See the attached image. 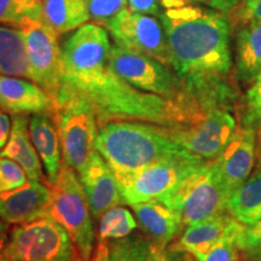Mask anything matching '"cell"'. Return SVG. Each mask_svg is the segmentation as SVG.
Wrapping results in <instances>:
<instances>
[{
	"label": "cell",
	"mask_w": 261,
	"mask_h": 261,
	"mask_svg": "<svg viewBox=\"0 0 261 261\" xmlns=\"http://www.w3.org/2000/svg\"><path fill=\"white\" fill-rule=\"evenodd\" d=\"M110 50V35L102 24L89 22L71 33L62 45V85L57 98L70 94L84 99L99 126L112 120H135L175 128L200 116L192 104L143 92L123 81L113 70Z\"/></svg>",
	"instance_id": "obj_1"
},
{
	"label": "cell",
	"mask_w": 261,
	"mask_h": 261,
	"mask_svg": "<svg viewBox=\"0 0 261 261\" xmlns=\"http://www.w3.org/2000/svg\"><path fill=\"white\" fill-rule=\"evenodd\" d=\"M172 69L204 110L220 108L232 96V61L226 14L184 0H160Z\"/></svg>",
	"instance_id": "obj_2"
},
{
	"label": "cell",
	"mask_w": 261,
	"mask_h": 261,
	"mask_svg": "<svg viewBox=\"0 0 261 261\" xmlns=\"http://www.w3.org/2000/svg\"><path fill=\"white\" fill-rule=\"evenodd\" d=\"M96 149L114 174L137 171L187 151L171 138L169 127L135 120L104 122L98 129Z\"/></svg>",
	"instance_id": "obj_3"
},
{
	"label": "cell",
	"mask_w": 261,
	"mask_h": 261,
	"mask_svg": "<svg viewBox=\"0 0 261 261\" xmlns=\"http://www.w3.org/2000/svg\"><path fill=\"white\" fill-rule=\"evenodd\" d=\"M51 200L47 215L65 228L84 261H90L94 254L96 231L90 202L79 174L62 165L56 180L48 185Z\"/></svg>",
	"instance_id": "obj_4"
},
{
	"label": "cell",
	"mask_w": 261,
	"mask_h": 261,
	"mask_svg": "<svg viewBox=\"0 0 261 261\" xmlns=\"http://www.w3.org/2000/svg\"><path fill=\"white\" fill-rule=\"evenodd\" d=\"M228 197L212 160L202 163L159 200L174 211L188 227L226 213Z\"/></svg>",
	"instance_id": "obj_5"
},
{
	"label": "cell",
	"mask_w": 261,
	"mask_h": 261,
	"mask_svg": "<svg viewBox=\"0 0 261 261\" xmlns=\"http://www.w3.org/2000/svg\"><path fill=\"white\" fill-rule=\"evenodd\" d=\"M8 261H84L65 228L48 215L18 224L9 234Z\"/></svg>",
	"instance_id": "obj_6"
},
{
	"label": "cell",
	"mask_w": 261,
	"mask_h": 261,
	"mask_svg": "<svg viewBox=\"0 0 261 261\" xmlns=\"http://www.w3.org/2000/svg\"><path fill=\"white\" fill-rule=\"evenodd\" d=\"M110 63L113 70L137 90L174 102L201 107L188 93L180 77L171 67L148 55L129 50L113 42Z\"/></svg>",
	"instance_id": "obj_7"
},
{
	"label": "cell",
	"mask_w": 261,
	"mask_h": 261,
	"mask_svg": "<svg viewBox=\"0 0 261 261\" xmlns=\"http://www.w3.org/2000/svg\"><path fill=\"white\" fill-rule=\"evenodd\" d=\"M54 119L60 136L63 163L80 174L97 151L99 125L96 114L81 98L62 94L56 100Z\"/></svg>",
	"instance_id": "obj_8"
},
{
	"label": "cell",
	"mask_w": 261,
	"mask_h": 261,
	"mask_svg": "<svg viewBox=\"0 0 261 261\" xmlns=\"http://www.w3.org/2000/svg\"><path fill=\"white\" fill-rule=\"evenodd\" d=\"M203 162L205 160L185 151L159 160L137 171L114 175L121 191L123 203L132 205L167 194Z\"/></svg>",
	"instance_id": "obj_9"
},
{
	"label": "cell",
	"mask_w": 261,
	"mask_h": 261,
	"mask_svg": "<svg viewBox=\"0 0 261 261\" xmlns=\"http://www.w3.org/2000/svg\"><path fill=\"white\" fill-rule=\"evenodd\" d=\"M103 27L115 44L148 55L172 68L167 35L158 16L140 14L127 8L107 21Z\"/></svg>",
	"instance_id": "obj_10"
},
{
	"label": "cell",
	"mask_w": 261,
	"mask_h": 261,
	"mask_svg": "<svg viewBox=\"0 0 261 261\" xmlns=\"http://www.w3.org/2000/svg\"><path fill=\"white\" fill-rule=\"evenodd\" d=\"M27 46L34 83L56 100L62 85V46L60 37L44 18H28L19 25Z\"/></svg>",
	"instance_id": "obj_11"
},
{
	"label": "cell",
	"mask_w": 261,
	"mask_h": 261,
	"mask_svg": "<svg viewBox=\"0 0 261 261\" xmlns=\"http://www.w3.org/2000/svg\"><path fill=\"white\" fill-rule=\"evenodd\" d=\"M236 129V120L227 110L213 108L190 125L169 128V135L189 154L212 161L223 151Z\"/></svg>",
	"instance_id": "obj_12"
},
{
	"label": "cell",
	"mask_w": 261,
	"mask_h": 261,
	"mask_svg": "<svg viewBox=\"0 0 261 261\" xmlns=\"http://www.w3.org/2000/svg\"><path fill=\"white\" fill-rule=\"evenodd\" d=\"M256 161V129L252 125L234 130L230 142L213 160L218 177L228 194H232L248 178Z\"/></svg>",
	"instance_id": "obj_13"
},
{
	"label": "cell",
	"mask_w": 261,
	"mask_h": 261,
	"mask_svg": "<svg viewBox=\"0 0 261 261\" xmlns=\"http://www.w3.org/2000/svg\"><path fill=\"white\" fill-rule=\"evenodd\" d=\"M51 191L46 182L29 180L14 190L0 192V218L8 224H24L47 215Z\"/></svg>",
	"instance_id": "obj_14"
},
{
	"label": "cell",
	"mask_w": 261,
	"mask_h": 261,
	"mask_svg": "<svg viewBox=\"0 0 261 261\" xmlns=\"http://www.w3.org/2000/svg\"><path fill=\"white\" fill-rule=\"evenodd\" d=\"M0 108L11 115H54L56 103L46 91L24 77L0 74Z\"/></svg>",
	"instance_id": "obj_15"
},
{
	"label": "cell",
	"mask_w": 261,
	"mask_h": 261,
	"mask_svg": "<svg viewBox=\"0 0 261 261\" xmlns=\"http://www.w3.org/2000/svg\"><path fill=\"white\" fill-rule=\"evenodd\" d=\"M79 178L86 191L94 219H99L104 212L123 203L115 175L98 151L94 152Z\"/></svg>",
	"instance_id": "obj_16"
},
{
	"label": "cell",
	"mask_w": 261,
	"mask_h": 261,
	"mask_svg": "<svg viewBox=\"0 0 261 261\" xmlns=\"http://www.w3.org/2000/svg\"><path fill=\"white\" fill-rule=\"evenodd\" d=\"M130 207L140 230L150 242L169 246L184 231L181 218L159 198L140 202Z\"/></svg>",
	"instance_id": "obj_17"
},
{
	"label": "cell",
	"mask_w": 261,
	"mask_h": 261,
	"mask_svg": "<svg viewBox=\"0 0 261 261\" xmlns=\"http://www.w3.org/2000/svg\"><path fill=\"white\" fill-rule=\"evenodd\" d=\"M236 223L237 219H234L230 213L219 214L185 227L172 246L191 255L196 261H202Z\"/></svg>",
	"instance_id": "obj_18"
},
{
	"label": "cell",
	"mask_w": 261,
	"mask_h": 261,
	"mask_svg": "<svg viewBox=\"0 0 261 261\" xmlns=\"http://www.w3.org/2000/svg\"><path fill=\"white\" fill-rule=\"evenodd\" d=\"M29 136L46 173V184L50 185L60 174L62 149L54 115L47 113L33 114L29 117Z\"/></svg>",
	"instance_id": "obj_19"
},
{
	"label": "cell",
	"mask_w": 261,
	"mask_h": 261,
	"mask_svg": "<svg viewBox=\"0 0 261 261\" xmlns=\"http://www.w3.org/2000/svg\"><path fill=\"white\" fill-rule=\"evenodd\" d=\"M11 121V135L5 148L0 150V156L17 162L31 180L46 182V177L42 173V162L29 136V117L12 115Z\"/></svg>",
	"instance_id": "obj_20"
},
{
	"label": "cell",
	"mask_w": 261,
	"mask_h": 261,
	"mask_svg": "<svg viewBox=\"0 0 261 261\" xmlns=\"http://www.w3.org/2000/svg\"><path fill=\"white\" fill-rule=\"evenodd\" d=\"M0 74L34 81L23 35L18 28L0 24Z\"/></svg>",
	"instance_id": "obj_21"
},
{
	"label": "cell",
	"mask_w": 261,
	"mask_h": 261,
	"mask_svg": "<svg viewBox=\"0 0 261 261\" xmlns=\"http://www.w3.org/2000/svg\"><path fill=\"white\" fill-rule=\"evenodd\" d=\"M261 69V22L250 19L236 39V73L243 84H252Z\"/></svg>",
	"instance_id": "obj_22"
},
{
	"label": "cell",
	"mask_w": 261,
	"mask_h": 261,
	"mask_svg": "<svg viewBox=\"0 0 261 261\" xmlns=\"http://www.w3.org/2000/svg\"><path fill=\"white\" fill-rule=\"evenodd\" d=\"M45 22L60 35L74 32L91 21L86 0H41Z\"/></svg>",
	"instance_id": "obj_23"
},
{
	"label": "cell",
	"mask_w": 261,
	"mask_h": 261,
	"mask_svg": "<svg viewBox=\"0 0 261 261\" xmlns=\"http://www.w3.org/2000/svg\"><path fill=\"white\" fill-rule=\"evenodd\" d=\"M227 212L244 225L261 219V171H256L230 195Z\"/></svg>",
	"instance_id": "obj_24"
},
{
	"label": "cell",
	"mask_w": 261,
	"mask_h": 261,
	"mask_svg": "<svg viewBox=\"0 0 261 261\" xmlns=\"http://www.w3.org/2000/svg\"><path fill=\"white\" fill-rule=\"evenodd\" d=\"M98 225V243L121 240L138 228V221L125 207L115 205L100 215Z\"/></svg>",
	"instance_id": "obj_25"
},
{
	"label": "cell",
	"mask_w": 261,
	"mask_h": 261,
	"mask_svg": "<svg viewBox=\"0 0 261 261\" xmlns=\"http://www.w3.org/2000/svg\"><path fill=\"white\" fill-rule=\"evenodd\" d=\"M28 18H44L41 0H0V24L19 28Z\"/></svg>",
	"instance_id": "obj_26"
},
{
	"label": "cell",
	"mask_w": 261,
	"mask_h": 261,
	"mask_svg": "<svg viewBox=\"0 0 261 261\" xmlns=\"http://www.w3.org/2000/svg\"><path fill=\"white\" fill-rule=\"evenodd\" d=\"M150 241L145 234L135 233L110 241L109 261H148Z\"/></svg>",
	"instance_id": "obj_27"
},
{
	"label": "cell",
	"mask_w": 261,
	"mask_h": 261,
	"mask_svg": "<svg viewBox=\"0 0 261 261\" xmlns=\"http://www.w3.org/2000/svg\"><path fill=\"white\" fill-rule=\"evenodd\" d=\"M247 225L237 220L230 231L210 250L202 261H242L244 252L240 247V238Z\"/></svg>",
	"instance_id": "obj_28"
},
{
	"label": "cell",
	"mask_w": 261,
	"mask_h": 261,
	"mask_svg": "<svg viewBox=\"0 0 261 261\" xmlns=\"http://www.w3.org/2000/svg\"><path fill=\"white\" fill-rule=\"evenodd\" d=\"M28 180L27 173L17 162L0 156V192L14 190Z\"/></svg>",
	"instance_id": "obj_29"
},
{
	"label": "cell",
	"mask_w": 261,
	"mask_h": 261,
	"mask_svg": "<svg viewBox=\"0 0 261 261\" xmlns=\"http://www.w3.org/2000/svg\"><path fill=\"white\" fill-rule=\"evenodd\" d=\"M91 21L104 24L114 16L128 8L127 0H86Z\"/></svg>",
	"instance_id": "obj_30"
},
{
	"label": "cell",
	"mask_w": 261,
	"mask_h": 261,
	"mask_svg": "<svg viewBox=\"0 0 261 261\" xmlns=\"http://www.w3.org/2000/svg\"><path fill=\"white\" fill-rule=\"evenodd\" d=\"M187 254L178 248L150 242L148 261H185Z\"/></svg>",
	"instance_id": "obj_31"
},
{
	"label": "cell",
	"mask_w": 261,
	"mask_h": 261,
	"mask_svg": "<svg viewBox=\"0 0 261 261\" xmlns=\"http://www.w3.org/2000/svg\"><path fill=\"white\" fill-rule=\"evenodd\" d=\"M247 104L250 113V121H261V69L248 90Z\"/></svg>",
	"instance_id": "obj_32"
},
{
	"label": "cell",
	"mask_w": 261,
	"mask_h": 261,
	"mask_svg": "<svg viewBox=\"0 0 261 261\" xmlns=\"http://www.w3.org/2000/svg\"><path fill=\"white\" fill-rule=\"evenodd\" d=\"M261 244V219L244 228L240 238V247L244 253L252 250Z\"/></svg>",
	"instance_id": "obj_33"
},
{
	"label": "cell",
	"mask_w": 261,
	"mask_h": 261,
	"mask_svg": "<svg viewBox=\"0 0 261 261\" xmlns=\"http://www.w3.org/2000/svg\"><path fill=\"white\" fill-rule=\"evenodd\" d=\"M184 2L190 3V4L204 6V8H210L217 10V11L224 12V14H227V12H231L234 9H237L238 5L243 0H184Z\"/></svg>",
	"instance_id": "obj_34"
},
{
	"label": "cell",
	"mask_w": 261,
	"mask_h": 261,
	"mask_svg": "<svg viewBox=\"0 0 261 261\" xmlns=\"http://www.w3.org/2000/svg\"><path fill=\"white\" fill-rule=\"evenodd\" d=\"M128 9L140 14L160 16L161 14V4L160 0H127Z\"/></svg>",
	"instance_id": "obj_35"
},
{
	"label": "cell",
	"mask_w": 261,
	"mask_h": 261,
	"mask_svg": "<svg viewBox=\"0 0 261 261\" xmlns=\"http://www.w3.org/2000/svg\"><path fill=\"white\" fill-rule=\"evenodd\" d=\"M12 121L5 110L0 108V150L4 149L8 144L10 135H11Z\"/></svg>",
	"instance_id": "obj_36"
},
{
	"label": "cell",
	"mask_w": 261,
	"mask_h": 261,
	"mask_svg": "<svg viewBox=\"0 0 261 261\" xmlns=\"http://www.w3.org/2000/svg\"><path fill=\"white\" fill-rule=\"evenodd\" d=\"M242 10L246 17L261 22V0H243Z\"/></svg>",
	"instance_id": "obj_37"
},
{
	"label": "cell",
	"mask_w": 261,
	"mask_h": 261,
	"mask_svg": "<svg viewBox=\"0 0 261 261\" xmlns=\"http://www.w3.org/2000/svg\"><path fill=\"white\" fill-rule=\"evenodd\" d=\"M8 223L0 218V260L4 259L5 249L8 246L9 234H8Z\"/></svg>",
	"instance_id": "obj_38"
},
{
	"label": "cell",
	"mask_w": 261,
	"mask_h": 261,
	"mask_svg": "<svg viewBox=\"0 0 261 261\" xmlns=\"http://www.w3.org/2000/svg\"><path fill=\"white\" fill-rule=\"evenodd\" d=\"M92 259L93 261H109V243H98Z\"/></svg>",
	"instance_id": "obj_39"
},
{
	"label": "cell",
	"mask_w": 261,
	"mask_h": 261,
	"mask_svg": "<svg viewBox=\"0 0 261 261\" xmlns=\"http://www.w3.org/2000/svg\"><path fill=\"white\" fill-rule=\"evenodd\" d=\"M256 123V162L257 171H261V121H257Z\"/></svg>",
	"instance_id": "obj_40"
},
{
	"label": "cell",
	"mask_w": 261,
	"mask_h": 261,
	"mask_svg": "<svg viewBox=\"0 0 261 261\" xmlns=\"http://www.w3.org/2000/svg\"><path fill=\"white\" fill-rule=\"evenodd\" d=\"M248 261H261V254L257 253H244Z\"/></svg>",
	"instance_id": "obj_41"
},
{
	"label": "cell",
	"mask_w": 261,
	"mask_h": 261,
	"mask_svg": "<svg viewBox=\"0 0 261 261\" xmlns=\"http://www.w3.org/2000/svg\"><path fill=\"white\" fill-rule=\"evenodd\" d=\"M246 253H257V254H261V244H259L256 248H254L252 250H248Z\"/></svg>",
	"instance_id": "obj_42"
},
{
	"label": "cell",
	"mask_w": 261,
	"mask_h": 261,
	"mask_svg": "<svg viewBox=\"0 0 261 261\" xmlns=\"http://www.w3.org/2000/svg\"><path fill=\"white\" fill-rule=\"evenodd\" d=\"M185 261H196V260L191 255H189V254H187V260H185Z\"/></svg>",
	"instance_id": "obj_43"
},
{
	"label": "cell",
	"mask_w": 261,
	"mask_h": 261,
	"mask_svg": "<svg viewBox=\"0 0 261 261\" xmlns=\"http://www.w3.org/2000/svg\"><path fill=\"white\" fill-rule=\"evenodd\" d=\"M0 261H8L6 259H3V260H0Z\"/></svg>",
	"instance_id": "obj_44"
},
{
	"label": "cell",
	"mask_w": 261,
	"mask_h": 261,
	"mask_svg": "<svg viewBox=\"0 0 261 261\" xmlns=\"http://www.w3.org/2000/svg\"><path fill=\"white\" fill-rule=\"evenodd\" d=\"M90 261H93V259H91V260H90Z\"/></svg>",
	"instance_id": "obj_45"
}]
</instances>
